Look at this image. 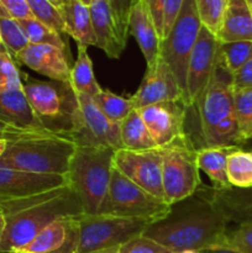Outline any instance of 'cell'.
<instances>
[{"label": "cell", "mask_w": 252, "mask_h": 253, "mask_svg": "<svg viewBox=\"0 0 252 253\" xmlns=\"http://www.w3.org/2000/svg\"><path fill=\"white\" fill-rule=\"evenodd\" d=\"M229 220L200 192L172 205L169 214L152 222L142 235L173 253L219 249L229 230Z\"/></svg>", "instance_id": "1"}, {"label": "cell", "mask_w": 252, "mask_h": 253, "mask_svg": "<svg viewBox=\"0 0 252 253\" xmlns=\"http://www.w3.org/2000/svg\"><path fill=\"white\" fill-rule=\"evenodd\" d=\"M6 148L0 166L22 172L66 178L77 145L72 138L46 128L6 132Z\"/></svg>", "instance_id": "2"}, {"label": "cell", "mask_w": 252, "mask_h": 253, "mask_svg": "<svg viewBox=\"0 0 252 253\" xmlns=\"http://www.w3.org/2000/svg\"><path fill=\"white\" fill-rule=\"evenodd\" d=\"M83 214L81 200L68 184L36 195L16 211L4 215L0 253L19 251L56 220Z\"/></svg>", "instance_id": "3"}, {"label": "cell", "mask_w": 252, "mask_h": 253, "mask_svg": "<svg viewBox=\"0 0 252 253\" xmlns=\"http://www.w3.org/2000/svg\"><path fill=\"white\" fill-rule=\"evenodd\" d=\"M234 83L232 73L217 53L214 73L197 103L187 108L185 133L195 150L209 147L216 128L234 118Z\"/></svg>", "instance_id": "4"}, {"label": "cell", "mask_w": 252, "mask_h": 253, "mask_svg": "<svg viewBox=\"0 0 252 253\" xmlns=\"http://www.w3.org/2000/svg\"><path fill=\"white\" fill-rule=\"evenodd\" d=\"M115 150L109 147H77L66 175L69 187L78 195L83 212L96 215L110 187Z\"/></svg>", "instance_id": "5"}, {"label": "cell", "mask_w": 252, "mask_h": 253, "mask_svg": "<svg viewBox=\"0 0 252 253\" xmlns=\"http://www.w3.org/2000/svg\"><path fill=\"white\" fill-rule=\"evenodd\" d=\"M24 90L42 127L71 138L79 109L71 83L27 79Z\"/></svg>", "instance_id": "6"}, {"label": "cell", "mask_w": 252, "mask_h": 253, "mask_svg": "<svg viewBox=\"0 0 252 253\" xmlns=\"http://www.w3.org/2000/svg\"><path fill=\"white\" fill-rule=\"evenodd\" d=\"M170 209V205L151 195L114 168L110 187L99 214L152 224L167 216Z\"/></svg>", "instance_id": "7"}, {"label": "cell", "mask_w": 252, "mask_h": 253, "mask_svg": "<svg viewBox=\"0 0 252 253\" xmlns=\"http://www.w3.org/2000/svg\"><path fill=\"white\" fill-rule=\"evenodd\" d=\"M162 151V185L165 202L174 205L193 197L202 187L197 150L188 136L175 141Z\"/></svg>", "instance_id": "8"}, {"label": "cell", "mask_w": 252, "mask_h": 253, "mask_svg": "<svg viewBox=\"0 0 252 253\" xmlns=\"http://www.w3.org/2000/svg\"><path fill=\"white\" fill-rule=\"evenodd\" d=\"M150 222L110 215L79 216V241L77 253H91L115 249L142 235Z\"/></svg>", "instance_id": "9"}, {"label": "cell", "mask_w": 252, "mask_h": 253, "mask_svg": "<svg viewBox=\"0 0 252 253\" xmlns=\"http://www.w3.org/2000/svg\"><path fill=\"white\" fill-rule=\"evenodd\" d=\"M200 29L202 22L198 15L195 0H184L172 29L161 41L160 56L172 69L183 91V99L188 61L199 36Z\"/></svg>", "instance_id": "10"}, {"label": "cell", "mask_w": 252, "mask_h": 253, "mask_svg": "<svg viewBox=\"0 0 252 253\" xmlns=\"http://www.w3.org/2000/svg\"><path fill=\"white\" fill-rule=\"evenodd\" d=\"M79 109L71 138L77 147H109L123 148L120 125L109 120L100 111L93 98L77 94Z\"/></svg>", "instance_id": "11"}, {"label": "cell", "mask_w": 252, "mask_h": 253, "mask_svg": "<svg viewBox=\"0 0 252 253\" xmlns=\"http://www.w3.org/2000/svg\"><path fill=\"white\" fill-rule=\"evenodd\" d=\"M68 184L61 175H43L0 166V207L4 215L15 211L26 200Z\"/></svg>", "instance_id": "12"}, {"label": "cell", "mask_w": 252, "mask_h": 253, "mask_svg": "<svg viewBox=\"0 0 252 253\" xmlns=\"http://www.w3.org/2000/svg\"><path fill=\"white\" fill-rule=\"evenodd\" d=\"M116 170L157 199L165 202L162 185V151L161 148L132 151L120 148L114 153Z\"/></svg>", "instance_id": "13"}, {"label": "cell", "mask_w": 252, "mask_h": 253, "mask_svg": "<svg viewBox=\"0 0 252 253\" xmlns=\"http://www.w3.org/2000/svg\"><path fill=\"white\" fill-rule=\"evenodd\" d=\"M219 48L220 41L217 37L202 26L188 61L183 99L185 108L194 105L209 84L214 73Z\"/></svg>", "instance_id": "14"}, {"label": "cell", "mask_w": 252, "mask_h": 253, "mask_svg": "<svg viewBox=\"0 0 252 253\" xmlns=\"http://www.w3.org/2000/svg\"><path fill=\"white\" fill-rule=\"evenodd\" d=\"M158 148L184 138L185 108L183 101H165L137 109Z\"/></svg>", "instance_id": "15"}, {"label": "cell", "mask_w": 252, "mask_h": 253, "mask_svg": "<svg viewBox=\"0 0 252 253\" xmlns=\"http://www.w3.org/2000/svg\"><path fill=\"white\" fill-rule=\"evenodd\" d=\"M130 99L133 108L141 109L165 101H183V91L172 69L160 56L153 66L146 68L140 86Z\"/></svg>", "instance_id": "16"}, {"label": "cell", "mask_w": 252, "mask_h": 253, "mask_svg": "<svg viewBox=\"0 0 252 253\" xmlns=\"http://www.w3.org/2000/svg\"><path fill=\"white\" fill-rule=\"evenodd\" d=\"M14 59L51 81L69 82L71 78V59L67 52L58 47L29 43Z\"/></svg>", "instance_id": "17"}, {"label": "cell", "mask_w": 252, "mask_h": 253, "mask_svg": "<svg viewBox=\"0 0 252 253\" xmlns=\"http://www.w3.org/2000/svg\"><path fill=\"white\" fill-rule=\"evenodd\" d=\"M79 216L62 217L40 232L27 246L12 253H77Z\"/></svg>", "instance_id": "18"}, {"label": "cell", "mask_w": 252, "mask_h": 253, "mask_svg": "<svg viewBox=\"0 0 252 253\" xmlns=\"http://www.w3.org/2000/svg\"><path fill=\"white\" fill-rule=\"evenodd\" d=\"M93 22L95 46L109 58L118 59L127 44V39L121 34L113 11L106 0H93L89 6Z\"/></svg>", "instance_id": "19"}, {"label": "cell", "mask_w": 252, "mask_h": 253, "mask_svg": "<svg viewBox=\"0 0 252 253\" xmlns=\"http://www.w3.org/2000/svg\"><path fill=\"white\" fill-rule=\"evenodd\" d=\"M128 35H132L137 41L146 59V66H153L160 57L161 39L148 11L146 0H138L131 9L128 16Z\"/></svg>", "instance_id": "20"}, {"label": "cell", "mask_w": 252, "mask_h": 253, "mask_svg": "<svg viewBox=\"0 0 252 253\" xmlns=\"http://www.w3.org/2000/svg\"><path fill=\"white\" fill-rule=\"evenodd\" d=\"M0 123L14 130L43 128L27 100L24 85L0 94Z\"/></svg>", "instance_id": "21"}, {"label": "cell", "mask_w": 252, "mask_h": 253, "mask_svg": "<svg viewBox=\"0 0 252 253\" xmlns=\"http://www.w3.org/2000/svg\"><path fill=\"white\" fill-rule=\"evenodd\" d=\"M216 37L220 43L252 41V11L247 0H229Z\"/></svg>", "instance_id": "22"}, {"label": "cell", "mask_w": 252, "mask_h": 253, "mask_svg": "<svg viewBox=\"0 0 252 253\" xmlns=\"http://www.w3.org/2000/svg\"><path fill=\"white\" fill-rule=\"evenodd\" d=\"M66 26L67 36L77 42V46H95V35L91 22L89 6L82 4L79 0H68L59 9Z\"/></svg>", "instance_id": "23"}, {"label": "cell", "mask_w": 252, "mask_h": 253, "mask_svg": "<svg viewBox=\"0 0 252 253\" xmlns=\"http://www.w3.org/2000/svg\"><path fill=\"white\" fill-rule=\"evenodd\" d=\"M239 148V146H222L197 150L198 167L209 177L212 189L224 190L231 188L226 173L227 157Z\"/></svg>", "instance_id": "24"}, {"label": "cell", "mask_w": 252, "mask_h": 253, "mask_svg": "<svg viewBox=\"0 0 252 253\" xmlns=\"http://www.w3.org/2000/svg\"><path fill=\"white\" fill-rule=\"evenodd\" d=\"M69 83L77 94H83L90 98H94L101 90L100 84L94 76L93 62L86 47L78 46L77 59L71 68Z\"/></svg>", "instance_id": "25"}, {"label": "cell", "mask_w": 252, "mask_h": 253, "mask_svg": "<svg viewBox=\"0 0 252 253\" xmlns=\"http://www.w3.org/2000/svg\"><path fill=\"white\" fill-rule=\"evenodd\" d=\"M120 137L123 148L126 150L141 151L157 148L137 109L131 110L120 124Z\"/></svg>", "instance_id": "26"}, {"label": "cell", "mask_w": 252, "mask_h": 253, "mask_svg": "<svg viewBox=\"0 0 252 253\" xmlns=\"http://www.w3.org/2000/svg\"><path fill=\"white\" fill-rule=\"evenodd\" d=\"M227 180L236 189L252 188V153L241 148L235 150L227 157Z\"/></svg>", "instance_id": "27"}, {"label": "cell", "mask_w": 252, "mask_h": 253, "mask_svg": "<svg viewBox=\"0 0 252 253\" xmlns=\"http://www.w3.org/2000/svg\"><path fill=\"white\" fill-rule=\"evenodd\" d=\"M93 100L109 120L119 125L125 120L131 110L135 109L130 98L118 95L109 89L101 88V90L94 96Z\"/></svg>", "instance_id": "28"}, {"label": "cell", "mask_w": 252, "mask_h": 253, "mask_svg": "<svg viewBox=\"0 0 252 253\" xmlns=\"http://www.w3.org/2000/svg\"><path fill=\"white\" fill-rule=\"evenodd\" d=\"M17 21H19L26 39L29 40V43L49 44V46L64 49L69 53L68 42L63 39V36L54 31V30L49 29L48 26H46L42 22H40L35 17L17 20Z\"/></svg>", "instance_id": "29"}, {"label": "cell", "mask_w": 252, "mask_h": 253, "mask_svg": "<svg viewBox=\"0 0 252 253\" xmlns=\"http://www.w3.org/2000/svg\"><path fill=\"white\" fill-rule=\"evenodd\" d=\"M0 34H1L2 46L12 57L16 56L24 47L29 44V40L25 36L19 21L14 19L1 4H0Z\"/></svg>", "instance_id": "30"}, {"label": "cell", "mask_w": 252, "mask_h": 253, "mask_svg": "<svg viewBox=\"0 0 252 253\" xmlns=\"http://www.w3.org/2000/svg\"><path fill=\"white\" fill-rule=\"evenodd\" d=\"M234 114L244 143L252 136V89H234Z\"/></svg>", "instance_id": "31"}, {"label": "cell", "mask_w": 252, "mask_h": 253, "mask_svg": "<svg viewBox=\"0 0 252 253\" xmlns=\"http://www.w3.org/2000/svg\"><path fill=\"white\" fill-rule=\"evenodd\" d=\"M198 192L202 193L214 205H222V207L252 205V188L251 189H236L231 187L229 189L215 190L211 187L202 185Z\"/></svg>", "instance_id": "32"}, {"label": "cell", "mask_w": 252, "mask_h": 253, "mask_svg": "<svg viewBox=\"0 0 252 253\" xmlns=\"http://www.w3.org/2000/svg\"><path fill=\"white\" fill-rule=\"evenodd\" d=\"M229 0H195L202 26L216 36L224 21Z\"/></svg>", "instance_id": "33"}, {"label": "cell", "mask_w": 252, "mask_h": 253, "mask_svg": "<svg viewBox=\"0 0 252 253\" xmlns=\"http://www.w3.org/2000/svg\"><path fill=\"white\" fill-rule=\"evenodd\" d=\"M26 2L35 19L58 32L62 36H67L61 11L49 0H26Z\"/></svg>", "instance_id": "34"}, {"label": "cell", "mask_w": 252, "mask_h": 253, "mask_svg": "<svg viewBox=\"0 0 252 253\" xmlns=\"http://www.w3.org/2000/svg\"><path fill=\"white\" fill-rule=\"evenodd\" d=\"M219 249L236 253H252V221L239 222L235 229L227 230Z\"/></svg>", "instance_id": "35"}, {"label": "cell", "mask_w": 252, "mask_h": 253, "mask_svg": "<svg viewBox=\"0 0 252 253\" xmlns=\"http://www.w3.org/2000/svg\"><path fill=\"white\" fill-rule=\"evenodd\" d=\"M220 52L225 64L232 74L252 58V41H236L220 43Z\"/></svg>", "instance_id": "36"}, {"label": "cell", "mask_w": 252, "mask_h": 253, "mask_svg": "<svg viewBox=\"0 0 252 253\" xmlns=\"http://www.w3.org/2000/svg\"><path fill=\"white\" fill-rule=\"evenodd\" d=\"M22 73L14 57L4 48H0V94L24 85Z\"/></svg>", "instance_id": "37"}, {"label": "cell", "mask_w": 252, "mask_h": 253, "mask_svg": "<svg viewBox=\"0 0 252 253\" xmlns=\"http://www.w3.org/2000/svg\"><path fill=\"white\" fill-rule=\"evenodd\" d=\"M118 253H173L155 240L138 235L119 246Z\"/></svg>", "instance_id": "38"}, {"label": "cell", "mask_w": 252, "mask_h": 253, "mask_svg": "<svg viewBox=\"0 0 252 253\" xmlns=\"http://www.w3.org/2000/svg\"><path fill=\"white\" fill-rule=\"evenodd\" d=\"M113 11L121 34L127 39L128 36V16L131 9L138 0H106Z\"/></svg>", "instance_id": "39"}, {"label": "cell", "mask_w": 252, "mask_h": 253, "mask_svg": "<svg viewBox=\"0 0 252 253\" xmlns=\"http://www.w3.org/2000/svg\"><path fill=\"white\" fill-rule=\"evenodd\" d=\"M183 1L184 0H163V39L167 36L177 20Z\"/></svg>", "instance_id": "40"}, {"label": "cell", "mask_w": 252, "mask_h": 253, "mask_svg": "<svg viewBox=\"0 0 252 253\" xmlns=\"http://www.w3.org/2000/svg\"><path fill=\"white\" fill-rule=\"evenodd\" d=\"M224 216L229 220V222L239 224L242 221H252V205L247 207H222V205H215Z\"/></svg>", "instance_id": "41"}, {"label": "cell", "mask_w": 252, "mask_h": 253, "mask_svg": "<svg viewBox=\"0 0 252 253\" xmlns=\"http://www.w3.org/2000/svg\"><path fill=\"white\" fill-rule=\"evenodd\" d=\"M0 4L7 10L10 15L16 20L30 19L32 16L26 0H0Z\"/></svg>", "instance_id": "42"}, {"label": "cell", "mask_w": 252, "mask_h": 253, "mask_svg": "<svg viewBox=\"0 0 252 253\" xmlns=\"http://www.w3.org/2000/svg\"><path fill=\"white\" fill-rule=\"evenodd\" d=\"M234 89H252V58L232 74Z\"/></svg>", "instance_id": "43"}, {"label": "cell", "mask_w": 252, "mask_h": 253, "mask_svg": "<svg viewBox=\"0 0 252 253\" xmlns=\"http://www.w3.org/2000/svg\"><path fill=\"white\" fill-rule=\"evenodd\" d=\"M205 253H236V252L229 251V250H225V249H214V250H208V251H205Z\"/></svg>", "instance_id": "44"}, {"label": "cell", "mask_w": 252, "mask_h": 253, "mask_svg": "<svg viewBox=\"0 0 252 253\" xmlns=\"http://www.w3.org/2000/svg\"><path fill=\"white\" fill-rule=\"evenodd\" d=\"M49 1H51L52 4L54 5V6H57V7H58V9H61V7L63 6V5L66 4V2L68 1V0H49Z\"/></svg>", "instance_id": "45"}, {"label": "cell", "mask_w": 252, "mask_h": 253, "mask_svg": "<svg viewBox=\"0 0 252 253\" xmlns=\"http://www.w3.org/2000/svg\"><path fill=\"white\" fill-rule=\"evenodd\" d=\"M6 143H7L6 138H0V157H1L5 148H6Z\"/></svg>", "instance_id": "46"}, {"label": "cell", "mask_w": 252, "mask_h": 253, "mask_svg": "<svg viewBox=\"0 0 252 253\" xmlns=\"http://www.w3.org/2000/svg\"><path fill=\"white\" fill-rule=\"evenodd\" d=\"M4 227H5V216H4V214H0V239H1Z\"/></svg>", "instance_id": "47"}, {"label": "cell", "mask_w": 252, "mask_h": 253, "mask_svg": "<svg viewBox=\"0 0 252 253\" xmlns=\"http://www.w3.org/2000/svg\"><path fill=\"white\" fill-rule=\"evenodd\" d=\"M119 247H115V249H109V250H103V251H96L91 253H118Z\"/></svg>", "instance_id": "48"}, {"label": "cell", "mask_w": 252, "mask_h": 253, "mask_svg": "<svg viewBox=\"0 0 252 253\" xmlns=\"http://www.w3.org/2000/svg\"><path fill=\"white\" fill-rule=\"evenodd\" d=\"M7 130H9V128H7ZM7 130H2V128H0V138H6Z\"/></svg>", "instance_id": "49"}, {"label": "cell", "mask_w": 252, "mask_h": 253, "mask_svg": "<svg viewBox=\"0 0 252 253\" xmlns=\"http://www.w3.org/2000/svg\"><path fill=\"white\" fill-rule=\"evenodd\" d=\"M177 253H205V251H194V250H188V251H182Z\"/></svg>", "instance_id": "50"}, {"label": "cell", "mask_w": 252, "mask_h": 253, "mask_svg": "<svg viewBox=\"0 0 252 253\" xmlns=\"http://www.w3.org/2000/svg\"><path fill=\"white\" fill-rule=\"evenodd\" d=\"M79 1H81L82 4L86 5V6H90V4L93 2V0H79Z\"/></svg>", "instance_id": "51"}, {"label": "cell", "mask_w": 252, "mask_h": 253, "mask_svg": "<svg viewBox=\"0 0 252 253\" xmlns=\"http://www.w3.org/2000/svg\"><path fill=\"white\" fill-rule=\"evenodd\" d=\"M0 128H2V130H7V127H6V126H4V125H2L1 123H0Z\"/></svg>", "instance_id": "52"}, {"label": "cell", "mask_w": 252, "mask_h": 253, "mask_svg": "<svg viewBox=\"0 0 252 253\" xmlns=\"http://www.w3.org/2000/svg\"><path fill=\"white\" fill-rule=\"evenodd\" d=\"M247 2H249L250 9H251V11H252V0H247Z\"/></svg>", "instance_id": "53"}, {"label": "cell", "mask_w": 252, "mask_h": 253, "mask_svg": "<svg viewBox=\"0 0 252 253\" xmlns=\"http://www.w3.org/2000/svg\"><path fill=\"white\" fill-rule=\"evenodd\" d=\"M1 47L4 46H2V39H1V34H0V48H1Z\"/></svg>", "instance_id": "54"}, {"label": "cell", "mask_w": 252, "mask_h": 253, "mask_svg": "<svg viewBox=\"0 0 252 253\" xmlns=\"http://www.w3.org/2000/svg\"><path fill=\"white\" fill-rule=\"evenodd\" d=\"M0 214H4V211H2V208L0 207Z\"/></svg>", "instance_id": "55"}, {"label": "cell", "mask_w": 252, "mask_h": 253, "mask_svg": "<svg viewBox=\"0 0 252 253\" xmlns=\"http://www.w3.org/2000/svg\"><path fill=\"white\" fill-rule=\"evenodd\" d=\"M251 138H252V136H251Z\"/></svg>", "instance_id": "56"}, {"label": "cell", "mask_w": 252, "mask_h": 253, "mask_svg": "<svg viewBox=\"0 0 252 253\" xmlns=\"http://www.w3.org/2000/svg\"><path fill=\"white\" fill-rule=\"evenodd\" d=\"M251 153H252V152H251Z\"/></svg>", "instance_id": "57"}]
</instances>
